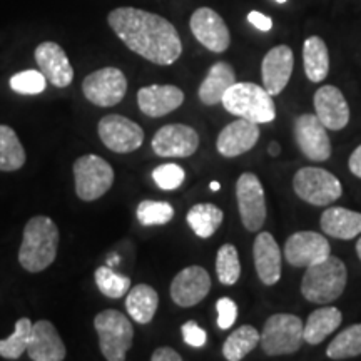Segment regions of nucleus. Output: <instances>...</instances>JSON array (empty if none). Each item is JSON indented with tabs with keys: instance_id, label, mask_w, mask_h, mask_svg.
<instances>
[{
	"instance_id": "15",
	"label": "nucleus",
	"mask_w": 361,
	"mask_h": 361,
	"mask_svg": "<svg viewBox=\"0 0 361 361\" xmlns=\"http://www.w3.org/2000/svg\"><path fill=\"white\" fill-rule=\"evenodd\" d=\"M151 144L161 157H189L200 147V135L186 124H168L157 130Z\"/></svg>"
},
{
	"instance_id": "8",
	"label": "nucleus",
	"mask_w": 361,
	"mask_h": 361,
	"mask_svg": "<svg viewBox=\"0 0 361 361\" xmlns=\"http://www.w3.org/2000/svg\"><path fill=\"white\" fill-rule=\"evenodd\" d=\"M75 194L82 201H96L102 197L114 183V169L102 157L85 154L74 162Z\"/></svg>"
},
{
	"instance_id": "7",
	"label": "nucleus",
	"mask_w": 361,
	"mask_h": 361,
	"mask_svg": "<svg viewBox=\"0 0 361 361\" xmlns=\"http://www.w3.org/2000/svg\"><path fill=\"white\" fill-rule=\"evenodd\" d=\"M293 189L311 206H329L343 194L340 179L322 168H301L293 178Z\"/></svg>"
},
{
	"instance_id": "11",
	"label": "nucleus",
	"mask_w": 361,
	"mask_h": 361,
	"mask_svg": "<svg viewBox=\"0 0 361 361\" xmlns=\"http://www.w3.org/2000/svg\"><path fill=\"white\" fill-rule=\"evenodd\" d=\"M97 130L104 146L119 154L133 152L144 142V130L141 126L119 114L102 117Z\"/></svg>"
},
{
	"instance_id": "45",
	"label": "nucleus",
	"mask_w": 361,
	"mask_h": 361,
	"mask_svg": "<svg viewBox=\"0 0 361 361\" xmlns=\"http://www.w3.org/2000/svg\"><path fill=\"white\" fill-rule=\"evenodd\" d=\"M209 188L213 189V191H219V189H221V184L218 183V180H213V183L209 184Z\"/></svg>"
},
{
	"instance_id": "27",
	"label": "nucleus",
	"mask_w": 361,
	"mask_h": 361,
	"mask_svg": "<svg viewBox=\"0 0 361 361\" xmlns=\"http://www.w3.org/2000/svg\"><path fill=\"white\" fill-rule=\"evenodd\" d=\"M157 306H159V295L149 284H135L128 291L126 308L133 319L139 324H147L154 318Z\"/></svg>"
},
{
	"instance_id": "9",
	"label": "nucleus",
	"mask_w": 361,
	"mask_h": 361,
	"mask_svg": "<svg viewBox=\"0 0 361 361\" xmlns=\"http://www.w3.org/2000/svg\"><path fill=\"white\" fill-rule=\"evenodd\" d=\"M236 200L241 223L247 231L256 233L266 221V197L263 184L255 173H243L236 180Z\"/></svg>"
},
{
	"instance_id": "46",
	"label": "nucleus",
	"mask_w": 361,
	"mask_h": 361,
	"mask_svg": "<svg viewBox=\"0 0 361 361\" xmlns=\"http://www.w3.org/2000/svg\"><path fill=\"white\" fill-rule=\"evenodd\" d=\"M356 255H358V258L361 259V236L358 239V243H356Z\"/></svg>"
},
{
	"instance_id": "44",
	"label": "nucleus",
	"mask_w": 361,
	"mask_h": 361,
	"mask_svg": "<svg viewBox=\"0 0 361 361\" xmlns=\"http://www.w3.org/2000/svg\"><path fill=\"white\" fill-rule=\"evenodd\" d=\"M268 152H269V156L276 157V156L281 154V146H279V144H278L276 141H273V142L269 144V149H268Z\"/></svg>"
},
{
	"instance_id": "20",
	"label": "nucleus",
	"mask_w": 361,
	"mask_h": 361,
	"mask_svg": "<svg viewBox=\"0 0 361 361\" xmlns=\"http://www.w3.org/2000/svg\"><path fill=\"white\" fill-rule=\"evenodd\" d=\"M259 139V128L258 124L251 123V121L239 119L234 123L228 124L221 130L216 141L218 152L224 157H236L251 151L256 146Z\"/></svg>"
},
{
	"instance_id": "34",
	"label": "nucleus",
	"mask_w": 361,
	"mask_h": 361,
	"mask_svg": "<svg viewBox=\"0 0 361 361\" xmlns=\"http://www.w3.org/2000/svg\"><path fill=\"white\" fill-rule=\"evenodd\" d=\"M216 274L226 286H233L241 276V263H239L238 250L234 245H223L216 255Z\"/></svg>"
},
{
	"instance_id": "31",
	"label": "nucleus",
	"mask_w": 361,
	"mask_h": 361,
	"mask_svg": "<svg viewBox=\"0 0 361 361\" xmlns=\"http://www.w3.org/2000/svg\"><path fill=\"white\" fill-rule=\"evenodd\" d=\"M25 164V151L16 130L0 126V171H17Z\"/></svg>"
},
{
	"instance_id": "14",
	"label": "nucleus",
	"mask_w": 361,
	"mask_h": 361,
	"mask_svg": "<svg viewBox=\"0 0 361 361\" xmlns=\"http://www.w3.org/2000/svg\"><path fill=\"white\" fill-rule=\"evenodd\" d=\"M295 139L301 154L313 162H324L331 156V141L326 128L314 114H301L295 121Z\"/></svg>"
},
{
	"instance_id": "12",
	"label": "nucleus",
	"mask_w": 361,
	"mask_h": 361,
	"mask_svg": "<svg viewBox=\"0 0 361 361\" xmlns=\"http://www.w3.org/2000/svg\"><path fill=\"white\" fill-rule=\"evenodd\" d=\"M189 27L197 42L204 45L207 51L216 54L228 51L231 44V34L223 17L213 8L200 7L194 11Z\"/></svg>"
},
{
	"instance_id": "21",
	"label": "nucleus",
	"mask_w": 361,
	"mask_h": 361,
	"mask_svg": "<svg viewBox=\"0 0 361 361\" xmlns=\"http://www.w3.org/2000/svg\"><path fill=\"white\" fill-rule=\"evenodd\" d=\"M27 355L34 361H62L66 360V345L56 326L47 319L32 324Z\"/></svg>"
},
{
	"instance_id": "39",
	"label": "nucleus",
	"mask_w": 361,
	"mask_h": 361,
	"mask_svg": "<svg viewBox=\"0 0 361 361\" xmlns=\"http://www.w3.org/2000/svg\"><path fill=\"white\" fill-rule=\"evenodd\" d=\"M216 311H218V326L219 329L231 328L238 319V306L231 298H219L216 303Z\"/></svg>"
},
{
	"instance_id": "30",
	"label": "nucleus",
	"mask_w": 361,
	"mask_h": 361,
	"mask_svg": "<svg viewBox=\"0 0 361 361\" xmlns=\"http://www.w3.org/2000/svg\"><path fill=\"white\" fill-rule=\"evenodd\" d=\"M261 335L258 329L251 324H243L238 329H234L228 340L223 345V355L228 361L245 360L247 353H251L256 346L259 345Z\"/></svg>"
},
{
	"instance_id": "6",
	"label": "nucleus",
	"mask_w": 361,
	"mask_h": 361,
	"mask_svg": "<svg viewBox=\"0 0 361 361\" xmlns=\"http://www.w3.org/2000/svg\"><path fill=\"white\" fill-rule=\"evenodd\" d=\"M303 328V322L295 314L276 313L269 316L259 333L261 348L269 356L295 353L305 343Z\"/></svg>"
},
{
	"instance_id": "40",
	"label": "nucleus",
	"mask_w": 361,
	"mask_h": 361,
	"mask_svg": "<svg viewBox=\"0 0 361 361\" xmlns=\"http://www.w3.org/2000/svg\"><path fill=\"white\" fill-rule=\"evenodd\" d=\"M180 331H183L184 341H186L189 346L201 348V346L206 345V340H207L206 331L196 322H192V319L191 322L184 323L183 328H180Z\"/></svg>"
},
{
	"instance_id": "5",
	"label": "nucleus",
	"mask_w": 361,
	"mask_h": 361,
	"mask_svg": "<svg viewBox=\"0 0 361 361\" xmlns=\"http://www.w3.org/2000/svg\"><path fill=\"white\" fill-rule=\"evenodd\" d=\"M101 353L107 361H124L134 341V328L129 318L117 310H104L94 319Z\"/></svg>"
},
{
	"instance_id": "24",
	"label": "nucleus",
	"mask_w": 361,
	"mask_h": 361,
	"mask_svg": "<svg viewBox=\"0 0 361 361\" xmlns=\"http://www.w3.org/2000/svg\"><path fill=\"white\" fill-rule=\"evenodd\" d=\"M322 231L336 239H353L361 234V213L335 206L328 207L319 219Z\"/></svg>"
},
{
	"instance_id": "32",
	"label": "nucleus",
	"mask_w": 361,
	"mask_h": 361,
	"mask_svg": "<svg viewBox=\"0 0 361 361\" xmlns=\"http://www.w3.org/2000/svg\"><path fill=\"white\" fill-rule=\"evenodd\" d=\"M358 355H361V323L343 329L326 348V356L331 360H348Z\"/></svg>"
},
{
	"instance_id": "10",
	"label": "nucleus",
	"mask_w": 361,
	"mask_h": 361,
	"mask_svg": "<svg viewBox=\"0 0 361 361\" xmlns=\"http://www.w3.org/2000/svg\"><path fill=\"white\" fill-rule=\"evenodd\" d=\"M82 92L89 102L99 107H112L128 92V79L116 67H104L89 74L82 82Z\"/></svg>"
},
{
	"instance_id": "16",
	"label": "nucleus",
	"mask_w": 361,
	"mask_h": 361,
	"mask_svg": "<svg viewBox=\"0 0 361 361\" xmlns=\"http://www.w3.org/2000/svg\"><path fill=\"white\" fill-rule=\"evenodd\" d=\"M211 276L201 266H188L171 283V298L180 308H191L209 295Z\"/></svg>"
},
{
	"instance_id": "23",
	"label": "nucleus",
	"mask_w": 361,
	"mask_h": 361,
	"mask_svg": "<svg viewBox=\"0 0 361 361\" xmlns=\"http://www.w3.org/2000/svg\"><path fill=\"white\" fill-rule=\"evenodd\" d=\"M184 102V92L176 85H147L137 92V104L149 117L168 116Z\"/></svg>"
},
{
	"instance_id": "28",
	"label": "nucleus",
	"mask_w": 361,
	"mask_h": 361,
	"mask_svg": "<svg viewBox=\"0 0 361 361\" xmlns=\"http://www.w3.org/2000/svg\"><path fill=\"white\" fill-rule=\"evenodd\" d=\"M305 74L311 82H323L329 72V52L326 42L318 35L308 37L303 44Z\"/></svg>"
},
{
	"instance_id": "1",
	"label": "nucleus",
	"mask_w": 361,
	"mask_h": 361,
	"mask_svg": "<svg viewBox=\"0 0 361 361\" xmlns=\"http://www.w3.org/2000/svg\"><path fill=\"white\" fill-rule=\"evenodd\" d=\"M107 22L126 47L152 64L171 66L183 54V42L176 27L157 13L119 7L107 16Z\"/></svg>"
},
{
	"instance_id": "47",
	"label": "nucleus",
	"mask_w": 361,
	"mask_h": 361,
	"mask_svg": "<svg viewBox=\"0 0 361 361\" xmlns=\"http://www.w3.org/2000/svg\"><path fill=\"white\" fill-rule=\"evenodd\" d=\"M274 2H276V4H286L288 0H274Z\"/></svg>"
},
{
	"instance_id": "2",
	"label": "nucleus",
	"mask_w": 361,
	"mask_h": 361,
	"mask_svg": "<svg viewBox=\"0 0 361 361\" xmlns=\"http://www.w3.org/2000/svg\"><path fill=\"white\" fill-rule=\"evenodd\" d=\"M59 229L47 216H34L27 221L19 250V263L29 273L47 269L57 256Z\"/></svg>"
},
{
	"instance_id": "18",
	"label": "nucleus",
	"mask_w": 361,
	"mask_h": 361,
	"mask_svg": "<svg viewBox=\"0 0 361 361\" xmlns=\"http://www.w3.org/2000/svg\"><path fill=\"white\" fill-rule=\"evenodd\" d=\"M35 62L39 69L56 87H67L74 80V67L71 66L69 57L64 49L56 42H42L35 47Z\"/></svg>"
},
{
	"instance_id": "41",
	"label": "nucleus",
	"mask_w": 361,
	"mask_h": 361,
	"mask_svg": "<svg viewBox=\"0 0 361 361\" xmlns=\"http://www.w3.org/2000/svg\"><path fill=\"white\" fill-rule=\"evenodd\" d=\"M247 20H250L251 25H255L256 29L261 30V32H268V30H271V27H273V20L258 11H252L247 13Z\"/></svg>"
},
{
	"instance_id": "17",
	"label": "nucleus",
	"mask_w": 361,
	"mask_h": 361,
	"mask_svg": "<svg viewBox=\"0 0 361 361\" xmlns=\"http://www.w3.org/2000/svg\"><path fill=\"white\" fill-rule=\"evenodd\" d=\"M295 66L291 47L288 45H276L268 51L263 64H261V78H263V87L271 96H279L290 82Z\"/></svg>"
},
{
	"instance_id": "37",
	"label": "nucleus",
	"mask_w": 361,
	"mask_h": 361,
	"mask_svg": "<svg viewBox=\"0 0 361 361\" xmlns=\"http://www.w3.org/2000/svg\"><path fill=\"white\" fill-rule=\"evenodd\" d=\"M47 79L39 71H22L11 78V87L24 96H35L45 90Z\"/></svg>"
},
{
	"instance_id": "19",
	"label": "nucleus",
	"mask_w": 361,
	"mask_h": 361,
	"mask_svg": "<svg viewBox=\"0 0 361 361\" xmlns=\"http://www.w3.org/2000/svg\"><path fill=\"white\" fill-rule=\"evenodd\" d=\"M314 111L326 129L341 130L350 123V106L335 85H323L314 94Z\"/></svg>"
},
{
	"instance_id": "43",
	"label": "nucleus",
	"mask_w": 361,
	"mask_h": 361,
	"mask_svg": "<svg viewBox=\"0 0 361 361\" xmlns=\"http://www.w3.org/2000/svg\"><path fill=\"white\" fill-rule=\"evenodd\" d=\"M348 168L351 173H353L356 178L361 179V144L358 147L355 149L353 154L350 156V161H348Z\"/></svg>"
},
{
	"instance_id": "36",
	"label": "nucleus",
	"mask_w": 361,
	"mask_h": 361,
	"mask_svg": "<svg viewBox=\"0 0 361 361\" xmlns=\"http://www.w3.org/2000/svg\"><path fill=\"white\" fill-rule=\"evenodd\" d=\"M135 216H137V221L142 226L168 224L174 218V207L166 201L146 200L139 202Z\"/></svg>"
},
{
	"instance_id": "3",
	"label": "nucleus",
	"mask_w": 361,
	"mask_h": 361,
	"mask_svg": "<svg viewBox=\"0 0 361 361\" xmlns=\"http://www.w3.org/2000/svg\"><path fill=\"white\" fill-rule=\"evenodd\" d=\"M346 266L338 256L329 255L326 259L319 261L306 268L301 281V295L310 303L328 305L336 301L346 288Z\"/></svg>"
},
{
	"instance_id": "29",
	"label": "nucleus",
	"mask_w": 361,
	"mask_h": 361,
	"mask_svg": "<svg viewBox=\"0 0 361 361\" xmlns=\"http://www.w3.org/2000/svg\"><path fill=\"white\" fill-rule=\"evenodd\" d=\"M224 213L216 204L211 202H201V204L192 206L188 211L186 221L189 228L192 229L196 236L202 239L211 238L218 231V228L223 223Z\"/></svg>"
},
{
	"instance_id": "22",
	"label": "nucleus",
	"mask_w": 361,
	"mask_h": 361,
	"mask_svg": "<svg viewBox=\"0 0 361 361\" xmlns=\"http://www.w3.org/2000/svg\"><path fill=\"white\" fill-rule=\"evenodd\" d=\"M252 256H255L256 273L261 283L266 286H273L281 278V247L276 239L268 231L259 233L252 245Z\"/></svg>"
},
{
	"instance_id": "25",
	"label": "nucleus",
	"mask_w": 361,
	"mask_h": 361,
	"mask_svg": "<svg viewBox=\"0 0 361 361\" xmlns=\"http://www.w3.org/2000/svg\"><path fill=\"white\" fill-rule=\"evenodd\" d=\"M234 82H236V72H234L233 66L224 61L216 62L207 72L206 79L201 82L197 96L206 106H216V104L223 101L226 90L231 87Z\"/></svg>"
},
{
	"instance_id": "42",
	"label": "nucleus",
	"mask_w": 361,
	"mask_h": 361,
	"mask_svg": "<svg viewBox=\"0 0 361 361\" xmlns=\"http://www.w3.org/2000/svg\"><path fill=\"white\" fill-rule=\"evenodd\" d=\"M151 360L152 361H180L183 360V356H180L176 350L169 348V346H161V348H157L154 353L151 355Z\"/></svg>"
},
{
	"instance_id": "13",
	"label": "nucleus",
	"mask_w": 361,
	"mask_h": 361,
	"mask_svg": "<svg viewBox=\"0 0 361 361\" xmlns=\"http://www.w3.org/2000/svg\"><path fill=\"white\" fill-rule=\"evenodd\" d=\"M331 255V246L323 234L298 231L284 243V258L295 268H308Z\"/></svg>"
},
{
	"instance_id": "35",
	"label": "nucleus",
	"mask_w": 361,
	"mask_h": 361,
	"mask_svg": "<svg viewBox=\"0 0 361 361\" xmlns=\"http://www.w3.org/2000/svg\"><path fill=\"white\" fill-rule=\"evenodd\" d=\"M99 291L111 300H119L130 290V279L123 274H117L109 266H101L94 274Z\"/></svg>"
},
{
	"instance_id": "4",
	"label": "nucleus",
	"mask_w": 361,
	"mask_h": 361,
	"mask_svg": "<svg viewBox=\"0 0 361 361\" xmlns=\"http://www.w3.org/2000/svg\"><path fill=\"white\" fill-rule=\"evenodd\" d=\"M221 104L229 114L255 124H268L276 119V104L273 96L255 82H234L226 90Z\"/></svg>"
},
{
	"instance_id": "26",
	"label": "nucleus",
	"mask_w": 361,
	"mask_h": 361,
	"mask_svg": "<svg viewBox=\"0 0 361 361\" xmlns=\"http://www.w3.org/2000/svg\"><path fill=\"white\" fill-rule=\"evenodd\" d=\"M341 322L343 314L336 306H322V308L314 310L308 316V322L305 323V343H308V345H319L331 333H335L336 328H340Z\"/></svg>"
},
{
	"instance_id": "38",
	"label": "nucleus",
	"mask_w": 361,
	"mask_h": 361,
	"mask_svg": "<svg viewBox=\"0 0 361 361\" xmlns=\"http://www.w3.org/2000/svg\"><path fill=\"white\" fill-rule=\"evenodd\" d=\"M152 179L157 184V188L164 191H174L186 179V173L178 164H162L152 171Z\"/></svg>"
},
{
	"instance_id": "33",
	"label": "nucleus",
	"mask_w": 361,
	"mask_h": 361,
	"mask_svg": "<svg viewBox=\"0 0 361 361\" xmlns=\"http://www.w3.org/2000/svg\"><path fill=\"white\" fill-rule=\"evenodd\" d=\"M30 331H32V322L29 318L17 319L12 335L0 340V356L6 360H19L29 346Z\"/></svg>"
}]
</instances>
